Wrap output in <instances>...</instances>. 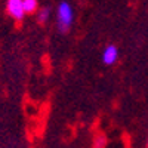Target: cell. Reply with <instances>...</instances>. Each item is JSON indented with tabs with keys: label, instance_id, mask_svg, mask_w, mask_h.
<instances>
[{
	"label": "cell",
	"instance_id": "cell-1",
	"mask_svg": "<svg viewBox=\"0 0 148 148\" xmlns=\"http://www.w3.org/2000/svg\"><path fill=\"white\" fill-rule=\"evenodd\" d=\"M74 21V10L68 2H61L56 10V22H58V30L61 33H68Z\"/></svg>",
	"mask_w": 148,
	"mask_h": 148
},
{
	"label": "cell",
	"instance_id": "cell-3",
	"mask_svg": "<svg viewBox=\"0 0 148 148\" xmlns=\"http://www.w3.org/2000/svg\"><path fill=\"white\" fill-rule=\"evenodd\" d=\"M119 59V49L114 45H108L102 52V62L105 65H113Z\"/></svg>",
	"mask_w": 148,
	"mask_h": 148
},
{
	"label": "cell",
	"instance_id": "cell-6",
	"mask_svg": "<svg viewBox=\"0 0 148 148\" xmlns=\"http://www.w3.org/2000/svg\"><path fill=\"white\" fill-rule=\"evenodd\" d=\"M147 147H148V142H147Z\"/></svg>",
	"mask_w": 148,
	"mask_h": 148
},
{
	"label": "cell",
	"instance_id": "cell-5",
	"mask_svg": "<svg viewBox=\"0 0 148 148\" xmlns=\"http://www.w3.org/2000/svg\"><path fill=\"white\" fill-rule=\"evenodd\" d=\"M49 16H51V9L49 8H43L40 9L39 12H37V19H39V22H46L49 19Z\"/></svg>",
	"mask_w": 148,
	"mask_h": 148
},
{
	"label": "cell",
	"instance_id": "cell-4",
	"mask_svg": "<svg viewBox=\"0 0 148 148\" xmlns=\"http://www.w3.org/2000/svg\"><path fill=\"white\" fill-rule=\"evenodd\" d=\"M39 8L37 0H24V9H25V14H34Z\"/></svg>",
	"mask_w": 148,
	"mask_h": 148
},
{
	"label": "cell",
	"instance_id": "cell-2",
	"mask_svg": "<svg viewBox=\"0 0 148 148\" xmlns=\"http://www.w3.org/2000/svg\"><path fill=\"white\" fill-rule=\"evenodd\" d=\"M8 14L16 19L21 21L24 16H25V9H24V0H8Z\"/></svg>",
	"mask_w": 148,
	"mask_h": 148
}]
</instances>
